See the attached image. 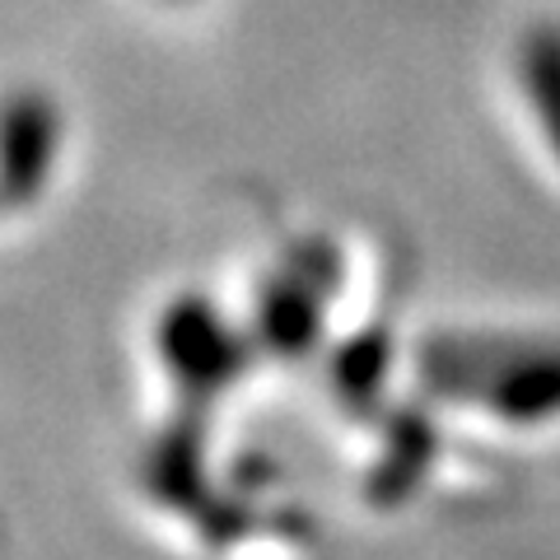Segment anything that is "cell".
<instances>
[{
  "mask_svg": "<svg viewBox=\"0 0 560 560\" xmlns=\"http://www.w3.org/2000/svg\"><path fill=\"white\" fill-rule=\"evenodd\" d=\"M164 360L183 378V388L210 397L238 374L243 346L201 300H183L164 318Z\"/></svg>",
  "mask_w": 560,
  "mask_h": 560,
  "instance_id": "cell-1",
  "label": "cell"
},
{
  "mask_svg": "<svg viewBox=\"0 0 560 560\" xmlns=\"http://www.w3.org/2000/svg\"><path fill=\"white\" fill-rule=\"evenodd\" d=\"M481 401L495 407L504 420H547L560 416V346H537V341H514L495 370L481 383Z\"/></svg>",
  "mask_w": 560,
  "mask_h": 560,
  "instance_id": "cell-2",
  "label": "cell"
},
{
  "mask_svg": "<svg viewBox=\"0 0 560 560\" xmlns=\"http://www.w3.org/2000/svg\"><path fill=\"white\" fill-rule=\"evenodd\" d=\"M51 160V113L38 98H20L0 121V187L5 197H28L43 183Z\"/></svg>",
  "mask_w": 560,
  "mask_h": 560,
  "instance_id": "cell-3",
  "label": "cell"
},
{
  "mask_svg": "<svg viewBox=\"0 0 560 560\" xmlns=\"http://www.w3.org/2000/svg\"><path fill=\"white\" fill-rule=\"evenodd\" d=\"M323 331V308H318V290L304 276H285L276 280L261 300V337L276 355H308L318 346Z\"/></svg>",
  "mask_w": 560,
  "mask_h": 560,
  "instance_id": "cell-4",
  "label": "cell"
},
{
  "mask_svg": "<svg viewBox=\"0 0 560 560\" xmlns=\"http://www.w3.org/2000/svg\"><path fill=\"white\" fill-rule=\"evenodd\" d=\"M430 458H434V430L420 416L401 411L393 420V434H388V458H383L378 471L370 477V500H378V504L407 500L416 490V481L425 477Z\"/></svg>",
  "mask_w": 560,
  "mask_h": 560,
  "instance_id": "cell-5",
  "label": "cell"
},
{
  "mask_svg": "<svg viewBox=\"0 0 560 560\" xmlns=\"http://www.w3.org/2000/svg\"><path fill=\"white\" fill-rule=\"evenodd\" d=\"M523 80H528L537 117L547 127L556 160H560V28L541 24L528 33V43H523Z\"/></svg>",
  "mask_w": 560,
  "mask_h": 560,
  "instance_id": "cell-6",
  "label": "cell"
},
{
  "mask_svg": "<svg viewBox=\"0 0 560 560\" xmlns=\"http://www.w3.org/2000/svg\"><path fill=\"white\" fill-rule=\"evenodd\" d=\"M388 355H393V341L383 327L360 331V337L337 355V388L350 407H364L370 397H378L383 374H388Z\"/></svg>",
  "mask_w": 560,
  "mask_h": 560,
  "instance_id": "cell-7",
  "label": "cell"
},
{
  "mask_svg": "<svg viewBox=\"0 0 560 560\" xmlns=\"http://www.w3.org/2000/svg\"><path fill=\"white\" fill-rule=\"evenodd\" d=\"M154 481L168 500L178 504H197L201 500V471H197V434H173L164 444L160 463H154Z\"/></svg>",
  "mask_w": 560,
  "mask_h": 560,
  "instance_id": "cell-8",
  "label": "cell"
}]
</instances>
